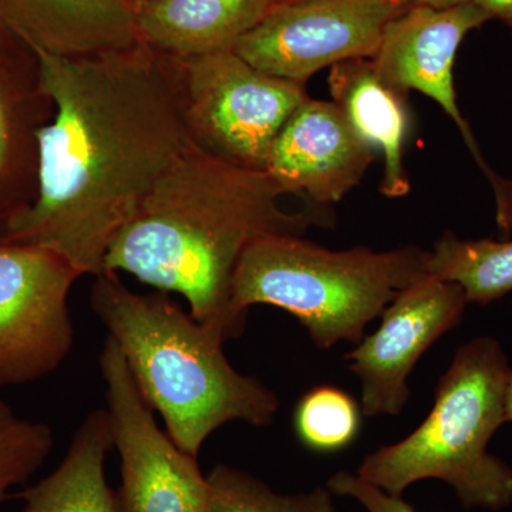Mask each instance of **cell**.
Instances as JSON below:
<instances>
[{"label": "cell", "mask_w": 512, "mask_h": 512, "mask_svg": "<svg viewBox=\"0 0 512 512\" xmlns=\"http://www.w3.org/2000/svg\"><path fill=\"white\" fill-rule=\"evenodd\" d=\"M33 50L55 114L39 133L36 200L0 227V241L99 276L111 242L192 146L177 70L140 40L93 56Z\"/></svg>", "instance_id": "1"}, {"label": "cell", "mask_w": 512, "mask_h": 512, "mask_svg": "<svg viewBox=\"0 0 512 512\" xmlns=\"http://www.w3.org/2000/svg\"><path fill=\"white\" fill-rule=\"evenodd\" d=\"M285 191L265 170L241 167L194 144L154 185L136 215L111 242L104 272H126L165 293H180L198 322L225 340L231 296L242 255L272 235L303 237L330 228V208H282Z\"/></svg>", "instance_id": "2"}, {"label": "cell", "mask_w": 512, "mask_h": 512, "mask_svg": "<svg viewBox=\"0 0 512 512\" xmlns=\"http://www.w3.org/2000/svg\"><path fill=\"white\" fill-rule=\"evenodd\" d=\"M90 305L119 346L147 403L181 450L198 457L214 431L244 421L265 427L279 399L225 356L224 335L184 312L168 293L141 295L114 272L96 276Z\"/></svg>", "instance_id": "3"}, {"label": "cell", "mask_w": 512, "mask_h": 512, "mask_svg": "<svg viewBox=\"0 0 512 512\" xmlns=\"http://www.w3.org/2000/svg\"><path fill=\"white\" fill-rule=\"evenodd\" d=\"M430 251L416 245L333 251L298 235H272L244 252L232 284V323L269 305L295 316L320 349L357 345L369 323L404 289L429 275Z\"/></svg>", "instance_id": "4"}, {"label": "cell", "mask_w": 512, "mask_h": 512, "mask_svg": "<svg viewBox=\"0 0 512 512\" xmlns=\"http://www.w3.org/2000/svg\"><path fill=\"white\" fill-rule=\"evenodd\" d=\"M510 370L497 339L464 343L437 384L429 416L403 440L370 453L357 476L393 495L417 481L440 480L468 510L510 507L512 468L488 451L505 423Z\"/></svg>", "instance_id": "5"}, {"label": "cell", "mask_w": 512, "mask_h": 512, "mask_svg": "<svg viewBox=\"0 0 512 512\" xmlns=\"http://www.w3.org/2000/svg\"><path fill=\"white\" fill-rule=\"evenodd\" d=\"M173 62L191 143L229 163L265 170L276 137L309 97L306 84L262 72L235 50Z\"/></svg>", "instance_id": "6"}, {"label": "cell", "mask_w": 512, "mask_h": 512, "mask_svg": "<svg viewBox=\"0 0 512 512\" xmlns=\"http://www.w3.org/2000/svg\"><path fill=\"white\" fill-rule=\"evenodd\" d=\"M414 5V0H288L234 50L262 72L308 84L335 64L372 59L390 23Z\"/></svg>", "instance_id": "7"}, {"label": "cell", "mask_w": 512, "mask_h": 512, "mask_svg": "<svg viewBox=\"0 0 512 512\" xmlns=\"http://www.w3.org/2000/svg\"><path fill=\"white\" fill-rule=\"evenodd\" d=\"M114 448L121 463V512H207V477L197 457L158 427L123 353L110 336L100 353Z\"/></svg>", "instance_id": "8"}, {"label": "cell", "mask_w": 512, "mask_h": 512, "mask_svg": "<svg viewBox=\"0 0 512 512\" xmlns=\"http://www.w3.org/2000/svg\"><path fill=\"white\" fill-rule=\"evenodd\" d=\"M79 278L49 249L0 241V386L42 379L69 356V296Z\"/></svg>", "instance_id": "9"}, {"label": "cell", "mask_w": 512, "mask_h": 512, "mask_svg": "<svg viewBox=\"0 0 512 512\" xmlns=\"http://www.w3.org/2000/svg\"><path fill=\"white\" fill-rule=\"evenodd\" d=\"M468 301L461 286L430 274L386 306L379 328L346 355L362 392L367 417L399 416L410 399L409 377L427 352L463 318Z\"/></svg>", "instance_id": "10"}, {"label": "cell", "mask_w": 512, "mask_h": 512, "mask_svg": "<svg viewBox=\"0 0 512 512\" xmlns=\"http://www.w3.org/2000/svg\"><path fill=\"white\" fill-rule=\"evenodd\" d=\"M491 20L476 3L436 9L414 5L394 19L372 57L384 83L409 96L419 92L436 101L454 121L485 177L495 174L483 156L470 124L458 107L454 63L468 33Z\"/></svg>", "instance_id": "11"}, {"label": "cell", "mask_w": 512, "mask_h": 512, "mask_svg": "<svg viewBox=\"0 0 512 512\" xmlns=\"http://www.w3.org/2000/svg\"><path fill=\"white\" fill-rule=\"evenodd\" d=\"M375 156L338 104L309 96L276 137L265 171L286 195L330 208L362 183Z\"/></svg>", "instance_id": "12"}, {"label": "cell", "mask_w": 512, "mask_h": 512, "mask_svg": "<svg viewBox=\"0 0 512 512\" xmlns=\"http://www.w3.org/2000/svg\"><path fill=\"white\" fill-rule=\"evenodd\" d=\"M53 114L35 50L0 29V227L36 200L39 133Z\"/></svg>", "instance_id": "13"}, {"label": "cell", "mask_w": 512, "mask_h": 512, "mask_svg": "<svg viewBox=\"0 0 512 512\" xmlns=\"http://www.w3.org/2000/svg\"><path fill=\"white\" fill-rule=\"evenodd\" d=\"M0 28L32 49L66 57L138 42L130 0H0Z\"/></svg>", "instance_id": "14"}, {"label": "cell", "mask_w": 512, "mask_h": 512, "mask_svg": "<svg viewBox=\"0 0 512 512\" xmlns=\"http://www.w3.org/2000/svg\"><path fill=\"white\" fill-rule=\"evenodd\" d=\"M278 0H150L134 8L138 40L171 59L234 50Z\"/></svg>", "instance_id": "15"}, {"label": "cell", "mask_w": 512, "mask_h": 512, "mask_svg": "<svg viewBox=\"0 0 512 512\" xmlns=\"http://www.w3.org/2000/svg\"><path fill=\"white\" fill-rule=\"evenodd\" d=\"M329 92L363 140L382 151L384 168L380 192L402 198L410 192L404 168V146L409 137L410 114L406 94L383 82L372 60L356 59L330 67Z\"/></svg>", "instance_id": "16"}, {"label": "cell", "mask_w": 512, "mask_h": 512, "mask_svg": "<svg viewBox=\"0 0 512 512\" xmlns=\"http://www.w3.org/2000/svg\"><path fill=\"white\" fill-rule=\"evenodd\" d=\"M113 448L107 409L93 410L74 433L59 467L16 494L23 503L19 512H121L119 493L106 477Z\"/></svg>", "instance_id": "17"}, {"label": "cell", "mask_w": 512, "mask_h": 512, "mask_svg": "<svg viewBox=\"0 0 512 512\" xmlns=\"http://www.w3.org/2000/svg\"><path fill=\"white\" fill-rule=\"evenodd\" d=\"M429 274L461 286L468 303L498 301L512 292V239H463L444 232L430 251Z\"/></svg>", "instance_id": "18"}, {"label": "cell", "mask_w": 512, "mask_h": 512, "mask_svg": "<svg viewBox=\"0 0 512 512\" xmlns=\"http://www.w3.org/2000/svg\"><path fill=\"white\" fill-rule=\"evenodd\" d=\"M207 481V512H335L328 488L282 495L264 481L225 464L212 468Z\"/></svg>", "instance_id": "19"}, {"label": "cell", "mask_w": 512, "mask_h": 512, "mask_svg": "<svg viewBox=\"0 0 512 512\" xmlns=\"http://www.w3.org/2000/svg\"><path fill=\"white\" fill-rule=\"evenodd\" d=\"M362 409L345 390L316 386L299 400L293 413L296 437L315 453H336L359 434Z\"/></svg>", "instance_id": "20"}, {"label": "cell", "mask_w": 512, "mask_h": 512, "mask_svg": "<svg viewBox=\"0 0 512 512\" xmlns=\"http://www.w3.org/2000/svg\"><path fill=\"white\" fill-rule=\"evenodd\" d=\"M53 443V431L45 423L15 417L0 427V504L43 466Z\"/></svg>", "instance_id": "21"}, {"label": "cell", "mask_w": 512, "mask_h": 512, "mask_svg": "<svg viewBox=\"0 0 512 512\" xmlns=\"http://www.w3.org/2000/svg\"><path fill=\"white\" fill-rule=\"evenodd\" d=\"M326 488L333 495L356 500L367 512H419L404 501L403 495L386 493L357 474L338 471L329 478Z\"/></svg>", "instance_id": "22"}, {"label": "cell", "mask_w": 512, "mask_h": 512, "mask_svg": "<svg viewBox=\"0 0 512 512\" xmlns=\"http://www.w3.org/2000/svg\"><path fill=\"white\" fill-rule=\"evenodd\" d=\"M491 187L494 191L495 220L498 228L503 234L512 232V178L500 177L497 173L490 178Z\"/></svg>", "instance_id": "23"}, {"label": "cell", "mask_w": 512, "mask_h": 512, "mask_svg": "<svg viewBox=\"0 0 512 512\" xmlns=\"http://www.w3.org/2000/svg\"><path fill=\"white\" fill-rule=\"evenodd\" d=\"M474 3L483 8L491 20H500L512 30V0H476Z\"/></svg>", "instance_id": "24"}, {"label": "cell", "mask_w": 512, "mask_h": 512, "mask_svg": "<svg viewBox=\"0 0 512 512\" xmlns=\"http://www.w3.org/2000/svg\"><path fill=\"white\" fill-rule=\"evenodd\" d=\"M414 2H416V5L430 6V8L447 9L474 3L476 0H414Z\"/></svg>", "instance_id": "25"}, {"label": "cell", "mask_w": 512, "mask_h": 512, "mask_svg": "<svg viewBox=\"0 0 512 512\" xmlns=\"http://www.w3.org/2000/svg\"><path fill=\"white\" fill-rule=\"evenodd\" d=\"M504 414L505 423H512V369L508 373L507 386H505Z\"/></svg>", "instance_id": "26"}, {"label": "cell", "mask_w": 512, "mask_h": 512, "mask_svg": "<svg viewBox=\"0 0 512 512\" xmlns=\"http://www.w3.org/2000/svg\"><path fill=\"white\" fill-rule=\"evenodd\" d=\"M13 419H15V414H13L12 409H10L8 404L0 400V427L5 426L6 423Z\"/></svg>", "instance_id": "27"}, {"label": "cell", "mask_w": 512, "mask_h": 512, "mask_svg": "<svg viewBox=\"0 0 512 512\" xmlns=\"http://www.w3.org/2000/svg\"><path fill=\"white\" fill-rule=\"evenodd\" d=\"M150 2V0H130L131 5L136 8V6L143 5V3Z\"/></svg>", "instance_id": "28"}, {"label": "cell", "mask_w": 512, "mask_h": 512, "mask_svg": "<svg viewBox=\"0 0 512 512\" xmlns=\"http://www.w3.org/2000/svg\"><path fill=\"white\" fill-rule=\"evenodd\" d=\"M288 2V0H278V3Z\"/></svg>", "instance_id": "29"}, {"label": "cell", "mask_w": 512, "mask_h": 512, "mask_svg": "<svg viewBox=\"0 0 512 512\" xmlns=\"http://www.w3.org/2000/svg\"><path fill=\"white\" fill-rule=\"evenodd\" d=\"M0 29H2V28H0Z\"/></svg>", "instance_id": "30"}]
</instances>
